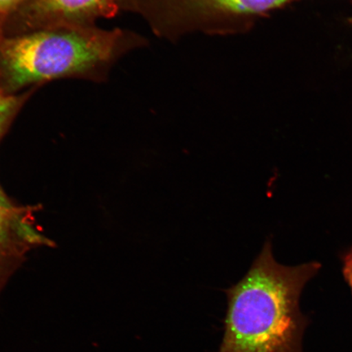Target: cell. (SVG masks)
<instances>
[{
  "mask_svg": "<svg viewBox=\"0 0 352 352\" xmlns=\"http://www.w3.org/2000/svg\"><path fill=\"white\" fill-rule=\"evenodd\" d=\"M320 270L318 262L283 265L268 239L243 278L223 290L228 306L219 352H302L308 320L299 301Z\"/></svg>",
  "mask_w": 352,
  "mask_h": 352,
  "instance_id": "1",
  "label": "cell"
},
{
  "mask_svg": "<svg viewBox=\"0 0 352 352\" xmlns=\"http://www.w3.org/2000/svg\"><path fill=\"white\" fill-rule=\"evenodd\" d=\"M124 35L78 25L56 28L8 38L0 46V63L8 85L19 88L68 76L107 63Z\"/></svg>",
  "mask_w": 352,
  "mask_h": 352,
  "instance_id": "2",
  "label": "cell"
},
{
  "mask_svg": "<svg viewBox=\"0 0 352 352\" xmlns=\"http://www.w3.org/2000/svg\"><path fill=\"white\" fill-rule=\"evenodd\" d=\"M298 0H124L146 17L158 36L176 39L187 33H245L267 13Z\"/></svg>",
  "mask_w": 352,
  "mask_h": 352,
  "instance_id": "3",
  "label": "cell"
},
{
  "mask_svg": "<svg viewBox=\"0 0 352 352\" xmlns=\"http://www.w3.org/2000/svg\"><path fill=\"white\" fill-rule=\"evenodd\" d=\"M34 210L0 204V296L30 252L54 245L35 227Z\"/></svg>",
  "mask_w": 352,
  "mask_h": 352,
  "instance_id": "4",
  "label": "cell"
},
{
  "mask_svg": "<svg viewBox=\"0 0 352 352\" xmlns=\"http://www.w3.org/2000/svg\"><path fill=\"white\" fill-rule=\"evenodd\" d=\"M35 19L56 25H78L96 17L116 14L123 0H28Z\"/></svg>",
  "mask_w": 352,
  "mask_h": 352,
  "instance_id": "5",
  "label": "cell"
},
{
  "mask_svg": "<svg viewBox=\"0 0 352 352\" xmlns=\"http://www.w3.org/2000/svg\"><path fill=\"white\" fill-rule=\"evenodd\" d=\"M16 107V101L0 89V138L6 131L8 121Z\"/></svg>",
  "mask_w": 352,
  "mask_h": 352,
  "instance_id": "6",
  "label": "cell"
},
{
  "mask_svg": "<svg viewBox=\"0 0 352 352\" xmlns=\"http://www.w3.org/2000/svg\"><path fill=\"white\" fill-rule=\"evenodd\" d=\"M28 0H0V16L8 14Z\"/></svg>",
  "mask_w": 352,
  "mask_h": 352,
  "instance_id": "7",
  "label": "cell"
},
{
  "mask_svg": "<svg viewBox=\"0 0 352 352\" xmlns=\"http://www.w3.org/2000/svg\"><path fill=\"white\" fill-rule=\"evenodd\" d=\"M0 204L6 206H12L14 205L10 199H8V197L6 196V193L3 192L1 187H0Z\"/></svg>",
  "mask_w": 352,
  "mask_h": 352,
  "instance_id": "8",
  "label": "cell"
}]
</instances>
